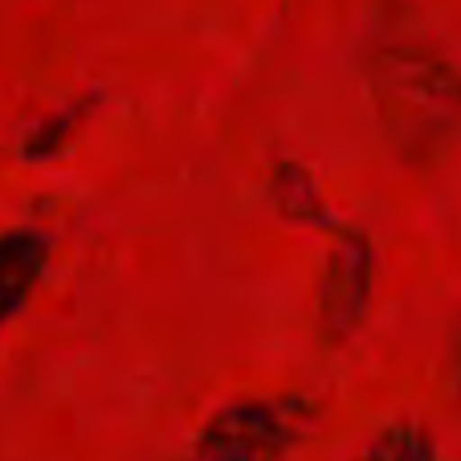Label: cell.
<instances>
[{
	"label": "cell",
	"instance_id": "3957f363",
	"mask_svg": "<svg viewBox=\"0 0 461 461\" xmlns=\"http://www.w3.org/2000/svg\"><path fill=\"white\" fill-rule=\"evenodd\" d=\"M372 461H433V445L417 429H392L372 449Z\"/></svg>",
	"mask_w": 461,
	"mask_h": 461
},
{
	"label": "cell",
	"instance_id": "6da1fadb",
	"mask_svg": "<svg viewBox=\"0 0 461 461\" xmlns=\"http://www.w3.org/2000/svg\"><path fill=\"white\" fill-rule=\"evenodd\" d=\"M290 433L274 409L258 401L225 404L196 441V461H282Z\"/></svg>",
	"mask_w": 461,
	"mask_h": 461
},
{
	"label": "cell",
	"instance_id": "7a4b0ae2",
	"mask_svg": "<svg viewBox=\"0 0 461 461\" xmlns=\"http://www.w3.org/2000/svg\"><path fill=\"white\" fill-rule=\"evenodd\" d=\"M45 270V241L37 233H5L0 237V322L17 314L33 294Z\"/></svg>",
	"mask_w": 461,
	"mask_h": 461
},
{
	"label": "cell",
	"instance_id": "277c9868",
	"mask_svg": "<svg viewBox=\"0 0 461 461\" xmlns=\"http://www.w3.org/2000/svg\"><path fill=\"white\" fill-rule=\"evenodd\" d=\"M457 372H461V335H457Z\"/></svg>",
	"mask_w": 461,
	"mask_h": 461
}]
</instances>
